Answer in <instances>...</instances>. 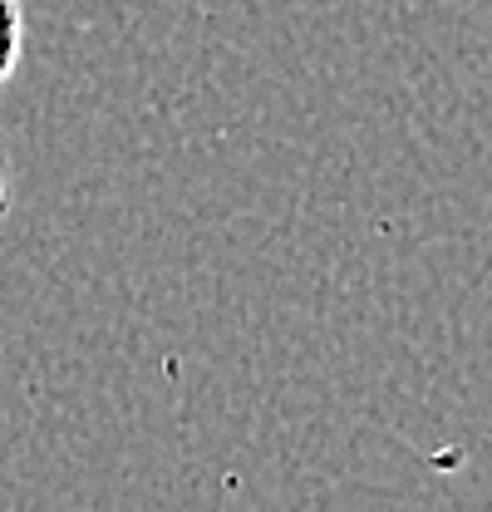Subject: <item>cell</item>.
Segmentation results:
<instances>
[{
    "label": "cell",
    "instance_id": "6da1fadb",
    "mask_svg": "<svg viewBox=\"0 0 492 512\" xmlns=\"http://www.w3.org/2000/svg\"><path fill=\"white\" fill-rule=\"evenodd\" d=\"M20 55H25V10L20 0H0V89L15 79Z\"/></svg>",
    "mask_w": 492,
    "mask_h": 512
},
{
    "label": "cell",
    "instance_id": "7a4b0ae2",
    "mask_svg": "<svg viewBox=\"0 0 492 512\" xmlns=\"http://www.w3.org/2000/svg\"><path fill=\"white\" fill-rule=\"evenodd\" d=\"M5 207H10V173H5V158H0V217H5Z\"/></svg>",
    "mask_w": 492,
    "mask_h": 512
}]
</instances>
